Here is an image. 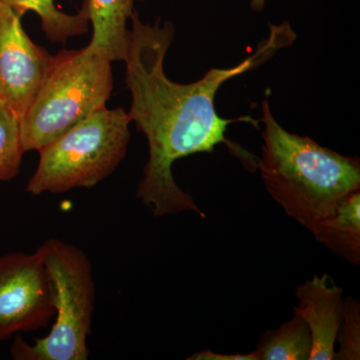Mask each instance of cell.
Instances as JSON below:
<instances>
[{"instance_id":"cell-1","label":"cell","mask_w":360,"mask_h":360,"mask_svg":"<svg viewBox=\"0 0 360 360\" xmlns=\"http://www.w3.org/2000/svg\"><path fill=\"white\" fill-rule=\"evenodd\" d=\"M124 63L127 85L131 94L129 115L148 141L149 158L136 195L155 217L191 212L205 219L189 194L175 182L172 167L176 160L200 153H213L234 122L259 120L250 116L227 120L215 110V96L232 78L255 70L293 44L295 32L290 23L270 25L269 35L251 56L231 68H212L198 82L179 84L167 77L165 56L174 41L169 21L142 22L134 11Z\"/></svg>"},{"instance_id":"cell-2","label":"cell","mask_w":360,"mask_h":360,"mask_svg":"<svg viewBox=\"0 0 360 360\" xmlns=\"http://www.w3.org/2000/svg\"><path fill=\"white\" fill-rule=\"evenodd\" d=\"M262 156L257 167L265 188L284 212L305 229L330 214L350 193L360 191L359 158L319 146L284 129L262 101Z\"/></svg>"},{"instance_id":"cell-3","label":"cell","mask_w":360,"mask_h":360,"mask_svg":"<svg viewBox=\"0 0 360 360\" xmlns=\"http://www.w3.org/2000/svg\"><path fill=\"white\" fill-rule=\"evenodd\" d=\"M111 59L101 47L61 49L20 117L25 151L37 150L105 108L113 89Z\"/></svg>"},{"instance_id":"cell-4","label":"cell","mask_w":360,"mask_h":360,"mask_svg":"<svg viewBox=\"0 0 360 360\" xmlns=\"http://www.w3.org/2000/svg\"><path fill=\"white\" fill-rule=\"evenodd\" d=\"M130 122L123 108L105 106L45 144L26 193L59 194L101 184L127 155Z\"/></svg>"},{"instance_id":"cell-5","label":"cell","mask_w":360,"mask_h":360,"mask_svg":"<svg viewBox=\"0 0 360 360\" xmlns=\"http://www.w3.org/2000/svg\"><path fill=\"white\" fill-rule=\"evenodd\" d=\"M37 251L51 276L56 322L51 333L33 345L16 335L11 356L15 360L87 359L96 302L91 262L77 246L58 238L47 239Z\"/></svg>"},{"instance_id":"cell-6","label":"cell","mask_w":360,"mask_h":360,"mask_svg":"<svg viewBox=\"0 0 360 360\" xmlns=\"http://www.w3.org/2000/svg\"><path fill=\"white\" fill-rule=\"evenodd\" d=\"M54 316L53 288L39 253L0 257V341L45 328Z\"/></svg>"},{"instance_id":"cell-7","label":"cell","mask_w":360,"mask_h":360,"mask_svg":"<svg viewBox=\"0 0 360 360\" xmlns=\"http://www.w3.org/2000/svg\"><path fill=\"white\" fill-rule=\"evenodd\" d=\"M20 14L0 4V99L20 117L37 94L52 56L33 42Z\"/></svg>"},{"instance_id":"cell-8","label":"cell","mask_w":360,"mask_h":360,"mask_svg":"<svg viewBox=\"0 0 360 360\" xmlns=\"http://www.w3.org/2000/svg\"><path fill=\"white\" fill-rule=\"evenodd\" d=\"M343 290L328 274L314 276L297 286L298 304L292 314L300 315L311 335L309 360H335L336 338L343 309Z\"/></svg>"},{"instance_id":"cell-9","label":"cell","mask_w":360,"mask_h":360,"mask_svg":"<svg viewBox=\"0 0 360 360\" xmlns=\"http://www.w3.org/2000/svg\"><path fill=\"white\" fill-rule=\"evenodd\" d=\"M315 240L350 264H360V191L347 195L309 231Z\"/></svg>"},{"instance_id":"cell-10","label":"cell","mask_w":360,"mask_h":360,"mask_svg":"<svg viewBox=\"0 0 360 360\" xmlns=\"http://www.w3.org/2000/svg\"><path fill=\"white\" fill-rule=\"evenodd\" d=\"M136 1L146 0H89L90 44L101 47L111 61H124L129 44L127 23Z\"/></svg>"},{"instance_id":"cell-11","label":"cell","mask_w":360,"mask_h":360,"mask_svg":"<svg viewBox=\"0 0 360 360\" xmlns=\"http://www.w3.org/2000/svg\"><path fill=\"white\" fill-rule=\"evenodd\" d=\"M20 16L32 11L39 15L41 30L52 44H65L71 37H79L89 30V0L75 14L65 13L54 0H0Z\"/></svg>"},{"instance_id":"cell-12","label":"cell","mask_w":360,"mask_h":360,"mask_svg":"<svg viewBox=\"0 0 360 360\" xmlns=\"http://www.w3.org/2000/svg\"><path fill=\"white\" fill-rule=\"evenodd\" d=\"M311 348L309 326L302 317L293 314L278 328L264 333L255 352L259 360H309Z\"/></svg>"},{"instance_id":"cell-13","label":"cell","mask_w":360,"mask_h":360,"mask_svg":"<svg viewBox=\"0 0 360 360\" xmlns=\"http://www.w3.org/2000/svg\"><path fill=\"white\" fill-rule=\"evenodd\" d=\"M25 153L20 117L0 99V182L9 181L20 174Z\"/></svg>"},{"instance_id":"cell-14","label":"cell","mask_w":360,"mask_h":360,"mask_svg":"<svg viewBox=\"0 0 360 360\" xmlns=\"http://www.w3.org/2000/svg\"><path fill=\"white\" fill-rule=\"evenodd\" d=\"M336 360L360 359V304L352 296L343 298L342 317L338 329Z\"/></svg>"},{"instance_id":"cell-15","label":"cell","mask_w":360,"mask_h":360,"mask_svg":"<svg viewBox=\"0 0 360 360\" xmlns=\"http://www.w3.org/2000/svg\"><path fill=\"white\" fill-rule=\"evenodd\" d=\"M188 360H259L257 352L250 354H222L206 349L187 357Z\"/></svg>"},{"instance_id":"cell-16","label":"cell","mask_w":360,"mask_h":360,"mask_svg":"<svg viewBox=\"0 0 360 360\" xmlns=\"http://www.w3.org/2000/svg\"><path fill=\"white\" fill-rule=\"evenodd\" d=\"M264 4L265 0H251V7L257 11H262Z\"/></svg>"}]
</instances>
